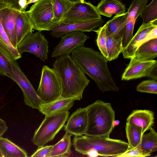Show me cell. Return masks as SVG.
Instances as JSON below:
<instances>
[{
    "label": "cell",
    "instance_id": "obj_37",
    "mask_svg": "<svg viewBox=\"0 0 157 157\" xmlns=\"http://www.w3.org/2000/svg\"><path fill=\"white\" fill-rule=\"evenodd\" d=\"M150 155L142 152L137 147L127 149L125 151L117 157H145Z\"/></svg>",
    "mask_w": 157,
    "mask_h": 157
},
{
    "label": "cell",
    "instance_id": "obj_43",
    "mask_svg": "<svg viewBox=\"0 0 157 157\" xmlns=\"http://www.w3.org/2000/svg\"><path fill=\"white\" fill-rule=\"evenodd\" d=\"M39 0H30L28 3V5L32 3H34L36 2L37 1Z\"/></svg>",
    "mask_w": 157,
    "mask_h": 157
},
{
    "label": "cell",
    "instance_id": "obj_5",
    "mask_svg": "<svg viewBox=\"0 0 157 157\" xmlns=\"http://www.w3.org/2000/svg\"><path fill=\"white\" fill-rule=\"evenodd\" d=\"M68 111L45 116L31 139L32 142L38 148L44 146L52 140L64 126L69 117Z\"/></svg>",
    "mask_w": 157,
    "mask_h": 157
},
{
    "label": "cell",
    "instance_id": "obj_27",
    "mask_svg": "<svg viewBox=\"0 0 157 157\" xmlns=\"http://www.w3.org/2000/svg\"><path fill=\"white\" fill-rule=\"evenodd\" d=\"M54 17L56 27L63 22L68 10L74 2L68 0H52Z\"/></svg>",
    "mask_w": 157,
    "mask_h": 157
},
{
    "label": "cell",
    "instance_id": "obj_45",
    "mask_svg": "<svg viewBox=\"0 0 157 157\" xmlns=\"http://www.w3.org/2000/svg\"><path fill=\"white\" fill-rule=\"evenodd\" d=\"M0 157H3L2 154L1 153L0 151Z\"/></svg>",
    "mask_w": 157,
    "mask_h": 157
},
{
    "label": "cell",
    "instance_id": "obj_14",
    "mask_svg": "<svg viewBox=\"0 0 157 157\" xmlns=\"http://www.w3.org/2000/svg\"><path fill=\"white\" fill-rule=\"evenodd\" d=\"M104 23L101 18L85 21L72 24L62 22L53 28L51 31V34L56 38L62 37L67 33L72 31L90 32L94 28L100 26Z\"/></svg>",
    "mask_w": 157,
    "mask_h": 157
},
{
    "label": "cell",
    "instance_id": "obj_31",
    "mask_svg": "<svg viewBox=\"0 0 157 157\" xmlns=\"http://www.w3.org/2000/svg\"><path fill=\"white\" fill-rule=\"evenodd\" d=\"M142 24H146L157 19V0H152L147 5L140 14Z\"/></svg>",
    "mask_w": 157,
    "mask_h": 157
},
{
    "label": "cell",
    "instance_id": "obj_8",
    "mask_svg": "<svg viewBox=\"0 0 157 157\" xmlns=\"http://www.w3.org/2000/svg\"><path fill=\"white\" fill-rule=\"evenodd\" d=\"M11 72L9 78L21 89L25 104L33 109H38L42 104L37 91L20 67L16 60H10Z\"/></svg>",
    "mask_w": 157,
    "mask_h": 157
},
{
    "label": "cell",
    "instance_id": "obj_32",
    "mask_svg": "<svg viewBox=\"0 0 157 157\" xmlns=\"http://www.w3.org/2000/svg\"><path fill=\"white\" fill-rule=\"evenodd\" d=\"M135 22L136 21H132L126 22L122 37L123 50L128 46L133 36V32Z\"/></svg>",
    "mask_w": 157,
    "mask_h": 157
},
{
    "label": "cell",
    "instance_id": "obj_11",
    "mask_svg": "<svg viewBox=\"0 0 157 157\" xmlns=\"http://www.w3.org/2000/svg\"><path fill=\"white\" fill-rule=\"evenodd\" d=\"M130 59L129 64L122 75V80H129L146 76L157 80L156 60L141 61L134 56Z\"/></svg>",
    "mask_w": 157,
    "mask_h": 157
},
{
    "label": "cell",
    "instance_id": "obj_25",
    "mask_svg": "<svg viewBox=\"0 0 157 157\" xmlns=\"http://www.w3.org/2000/svg\"><path fill=\"white\" fill-rule=\"evenodd\" d=\"M0 151L3 157H27L25 150L8 140L0 137Z\"/></svg>",
    "mask_w": 157,
    "mask_h": 157
},
{
    "label": "cell",
    "instance_id": "obj_26",
    "mask_svg": "<svg viewBox=\"0 0 157 157\" xmlns=\"http://www.w3.org/2000/svg\"><path fill=\"white\" fill-rule=\"evenodd\" d=\"M149 130L148 133L143 134L137 148L142 152L151 155V153L157 150V134L152 127Z\"/></svg>",
    "mask_w": 157,
    "mask_h": 157
},
{
    "label": "cell",
    "instance_id": "obj_36",
    "mask_svg": "<svg viewBox=\"0 0 157 157\" xmlns=\"http://www.w3.org/2000/svg\"><path fill=\"white\" fill-rule=\"evenodd\" d=\"M30 0H4L5 2L11 8L20 12L25 11Z\"/></svg>",
    "mask_w": 157,
    "mask_h": 157
},
{
    "label": "cell",
    "instance_id": "obj_17",
    "mask_svg": "<svg viewBox=\"0 0 157 157\" xmlns=\"http://www.w3.org/2000/svg\"><path fill=\"white\" fill-rule=\"evenodd\" d=\"M75 101L73 98H64L60 97L50 102L41 104L38 110L45 116L68 111L73 105Z\"/></svg>",
    "mask_w": 157,
    "mask_h": 157
},
{
    "label": "cell",
    "instance_id": "obj_41",
    "mask_svg": "<svg viewBox=\"0 0 157 157\" xmlns=\"http://www.w3.org/2000/svg\"><path fill=\"white\" fill-rule=\"evenodd\" d=\"M10 8L9 6L6 4L4 0H0V11Z\"/></svg>",
    "mask_w": 157,
    "mask_h": 157
},
{
    "label": "cell",
    "instance_id": "obj_15",
    "mask_svg": "<svg viewBox=\"0 0 157 157\" xmlns=\"http://www.w3.org/2000/svg\"><path fill=\"white\" fill-rule=\"evenodd\" d=\"M157 26V19L146 24H142L133 36L128 46L122 53L124 58L130 59L134 56L136 52L143 44L148 33Z\"/></svg>",
    "mask_w": 157,
    "mask_h": 157
},
{
    "label": "cell",
    "instance_id": "obj_13",
    "mask_svg": "<svg viewBox=\"0 0 157 157\" xmlns=\"http://www.w3.org/2000/svg\"><path fill=\"white\" fill-rule=\"evenodd\" d=\"M64 130L75 136L85 135L88 124L86 107L80 108L73 112L68 118Z\"/></svg>",
    "mask_w": 157,
    "mask_h": 157
},
{
    "label": "cell",
    "instance_id": "obj_24",
    "mask_svg": "<svg viewBox=\"0 0 157 157\" xmlns=\"http://www.w3.org/2000/svg\"><path fill=\"white\" fill-rule=\"evenodd\" d=\"M72 136L65 132L62 139L53 145L49 157L70 156L72 153L71 150L72 145L71 141Z\"/></svg>",
    "mask_w": 157,
    "mask_h": 157
},
{
    "label": "cell",
    "instance_id": "obj_19",
    "mask_svg": "<svg viewBox=\"0 0 157 157\" xmlns=\"http://www.w3.org/2000/svg\"><path fill=\"white\" fill-rule=\"evenodd\" d=\"M19 10L8 8L5 10L2 17V24L4 29L13 45L16 48L17 45L16 33V24Z\"/></svg>",
    "mask_w": 157,
    "mask_h": 157
},
{
    "label": "cell",
    "instance_id": "obj_18",
    "mask_svg": "<svg viewBox=\"0 0 157 157\" xmlns=\"http://www.w3.org/2000/svg\"><path fill=\"white\" fill-rule=\"evenodd\" d=\"M5 10L0 11V51L10 60H16L21 55L13 45L3 27L2 20Z\"/></svg>",
    "mask_w": 157,
    "mask_h": 157
},
{
    "label": "cell",
    "instance_id": "obj_10",
    "mask_svg": "<svg viewBox=\"0 0 157 157\" xmlns=\"http://www.w3.org/2000/svg\"><path fill=\"white\" fill-rule=\"evenodd\" d=\"M101 18L96 6L84 0H81L73 3L62 22L72 24Z\"/></svg>",
    "mask_w": 157,
    "mask_h": 157
},
{
    "label": "cell",
    "instance_id": "obj_39",
    "mask_svg": "<svg viewBox=\"0 0 157 157\" xmlns=\"http://www.w3.org/2000/svg\"><path fill=\"white\" fill-rule=\"evenodd\" d=\"M155 38H157V26L155 27L148 33L143 44Z\"/></svg>",
    "mask_w": 157,
    "mask_h": 157
},
{
    "label": "cell",
    "instance_id": "obj_16",
    "mask_svg": "<svg viewBox=\"0 0 157 157\" xmlns=\"http://www.w3.org/2000/svg\"><path fill=\"white\" fill-rule=\"evenodd\" d=\"M154 114L152 111L148 110H133L128 117L127 122L141 127L144 134L154 124Z\"/></svg>",
    "mask_w": 157,
    "mask_h": 157
},
{
    "label": "cell",
    "instance_id": "obj_30",
    "mask_svg": "<svg viewBox=\"0 0 157 157\" xmlns=\"http://www.w3.org/2000/svg\"><path fill=\"white\" fill-rule=\"evenodd\" d=\"M148 0H133L127 12L126 21L136 20L147 5Z\"/></svg>",
    "mask_w": 157,
    "mask_h": 157
},
{
    "label": "cell",
    "instance_id": "obj_9",
    "mask_svg": "<svg viewBox=\"0 0 157 157\" xmlns=\"http://www.w3.org/2000/svg\"><path fill=\"white\" fill-rule=\"evenodd\" d=\"M48 41L41 31L27 35L17 45L16 48L21 55L24 52L32 53L43 61L48 58Z\"/></svg>",
    "mask_w": 157,
    "mask_h": 157
},
{
    "label": "cell",
    "instance_id": "obj_20",
    "mask_svg": "<svg viewBox=\"0 0 157 157\" xmlns=\"http://www.w3.org/2000/svg\"><path fill=\"white\" fill-rule=\"evenodd\" d=\"M96 7L101 15L109 17L124 13L126 10L119 0H101Z\"/></svg>",
    "mask_w": 157,
    "mask_h": 157
},
{
    "label": "cell",
    "instance_id": "obj_33",
    "mask_svg": "<svg viewBox=\"0 0 157 157\" xmlns=\"http://www.w3.org/2000/svg\"><path fill=\"white\" fill-rule=\"evenodd\" d=\"M97 34L96 42L101 52L105 57L107 58L106 43V39L105 25L100 27L98 30H94Z\"/></svg>",
    "mask_w": 157,
    "mask_h": 157
},
{
    "label": "cell",
    "instance_id": "obj_1",
    "mask_svg": "<svg viewBox=\"0 0 157 157\" xmlns=\"http://www.w3.org/2000/svg\"><path fill=\"white\" fill-rule=\"evenodd\" d=\"M71 56L84 73L94 81L102 92L118 91L119 88L108 68V60L101 52L83 46L75 49L71 53Z\"/></svg>",
    "mask_w": 157,
    "mask_h": 157
},
{
    "label": "cell",
    "instance_id": "obj_42",
    "mask_svg": "<svg viewBox=\"0 0 157 157\" xmlns=\"http://www.w3.org/2000/svg\"><path fill=\"white\" fill-rule=\"evenodd\" d=\"M120 123V121L118 120H116L114 121L113 123V126L114 127L118 125Z\"/></svg>",
    "mask_w": 157,
    "mask_h": 157
},
{
    "label": "cell",
    "instance_id": "obj_2",
    "mask_svg": "<svg viewBox=\"0 0 157 157\" xmlns=\"http://www.w3.org/2000/svg\"><path fill=\"white\" fill-rule=\"evenodd\" d=\"M52 68L60 80L61 87L60 97L80 100L90 80L70 54L57 57L53 64Z\"/></svg>",
    "mask_w": 157,
    "mask_h": 157
},
{
    "label": "cell",
    "instance_id": "obj_28",
    "mask_svg": "<svg viewBox=\"0 0 157 157\" xmlns=\"http://www.w3.org/2000/svg\"><path fill=\"white\" fill-rule=\"evenodd\" d=\"M125 131L128 140V149L137 148L140 144L144 134L141 128L126 122Z\"/></svg>",
    "mask_w": 157,
    "mask_h": 157
},
{
    "label": "cell",
    "instance_id": "obj_12",
    "mask_svg": "<svg viewBox=\"0 0 157 157\" xmlns=\"http://www.w3.org/2000/svg\"><path fill=\"white\" fill-rule=\"evenodd\" d=\"M61 37L52 53V57L71 53L77 48L84 46L85 41L90 38L83 32L78 31L68 32Z\"/></svg>",
    "mask_w": 157,
    "mask_h": 157
},
{
    "label": "cell",
    "instance_id": "obj_38",
    "mask_svg": "<svg viewBox=\"0 0 157 157\" xmlns=\"http://www.w3.org/2000/svg\"><path fill=\"white\" fill-rule=\"evenodd\" d=\"M53 145L43 146L38 148L31 155L32 157H49Z\"/></svg>",
    "mask_w": 157,
    "mask_h": 157
},
{
    "label": "cell",
    "instance_id": "obj_23",
    "mask_svg": "<svg viewBox=\"0 0 157 157\" xmlns=\"http://www.w3.org/2000/svg\"><path fill=\"white\" fill-rule=\"evenodd\" d=\"M127 16V12L115 16L105 25L106 31L115 38H122Z\"/></svg>",
    "mask_w": 157,
    "mask_h": 157
},
{
    "label": "cell",
    "instance_id": "obj_7",
    "mask_svg": "<svg viewBox=\"0 0 157 157\" xmlns=\"http://www.w3.org/2000/svg\"><path fill=\"white\" fill-rule=\"evenodd\" d=\"M37 92L42 104L48 103L59 98L61 87L59 78L52 68L43 66Z\"/></svg>",
    "mask_w": 157,
    "mask_h": 157
},
{
    "label": "cell",
    "instance_id": "obj_29",
    "mask_svg": "<svg viewBox=\"0 0 157 157\" xmlns=\"http://www.w3.org/2000/svg\"><path fill=\"white\" fill-rule=\"evenodd\" d=\"M105 33L106 47L108 53L107 59L108 61H111L116 59L123 51L122 38H115L106 30Z\"/></svg>",
    "mask_w": 157,
    "mask_h": 157
},
{
    "label": "cell",
    "instance_id": "obj_40",
    "mask_svg": "<svg viewBox=\"0 0 157 157\" xmlns=\"http://www.w3.org/2000/svg\"><path fill=\"white\" fill-rule=\"evenodd\" d=\"M7 129L6 122L0 118V137L2 136Z\"/></svg>",
    "mask_w": 157,
    "mask_h": 157
},
{
    "label": "cell",
    "instance_id": "obj_4",
    "mask_svg": "<svg viewBox=\"0 0 157 157\" xmlns=\"http://www.w3.org/2000/svg\"><path fill=\"white\" fill-rule=\"evenodd\" d=\"M88 124L85 135L90 136H109L114 127L115 112L111 104L97 100L86 107Z\"/></svg>",
    "mask_w": 157,
    "mask_h": 157
},
{
    "label": "cell",
    "instance_id": "obj_22",
    "mask_svg": "<svg viewBox=\"0 0 157 157\" xmlns=\"http://www.w3.org/2000/svg\"><path fill=\"white\" fill-rule=\"evenodd\" d=\"M134 56L137 60L141 61L154 60L157 56V38L142 44L136 50Z\"/></svg>",
    "mask_w": 157,
    "mask_h": 157
},
{
    "label": "cell",
    "instance_id": "obj_44",
    "mask_svg": "<svg viewBox=\"0 0 157 157\" xmlns=\"http://www.w3.org/2000/svg\"><path fill=\"white\" fill-rule=\"evenodd\" d=\"M70 2H75L80 1L81 0H68Z\"/></svg>",
    "mask_w": 157,
    "mask_h": 157
},
{
    "label": "cell",
    "instance_id": "obj_35",
    "mask_svg": "<svg viewBox=\"0 0 157 157\" xmlns=\"http://www.w3.org/2000/svg\"><path fill=\"white\" fill-rule=\"evenodd\" d=\"M10 60L0 51V75L9 77L11 72Z\"/></svg>",
    "mask_w": 157,
    "mask_h": 157
},
{
    "label": "cell",
    "instance_id": "obj_6",
    "mask_svg": "<svg viewBox=\"0 0 157 157\" xmlns=\"http://www.w3.org/2000/svg\"><path fill=\"white\" fill-rule=\"evenodd\" d=\"M33 27L38 31H51L56 27L52 0H39L26 11Z\"/></svg>",
    "mask_w": 157,
    "mask_h": 157
},
{
    "label": "cell",
    "instance_id": "obj_21",
    "mask_svg": "<svg viewBox=\"0 0 157 157\" xmlns=\"http://www.w3.org/2000/svg\"><path fill=\"white\" fill-rule=\"evenodd\" d=\"M33 29L26 11L20 12L17 18L15 27L17 45L27 35L32 33Z\"/></svg>",
    "mask_w": 157,
    "mask_h": 157
},
{
    "label": "cell",
    "instance_id": "obj_34",
    "mask_svg": "<svg viewBox=\"0 0 157 157\" xmlns=\"http://www.w3.org/2000/svg\"><path fill=\"white\" fill-rule=\"evenodd\" d=\"M137 91L155 94H157V82L154 79L143 81L136 87Z\"/></svg>",
    "mask_w": 157,
    "mask_h": 157
},
{
    "label": "cell",
    "instance_id": "obj_3",
    "mask_svg": "<svg viewBox=\"0 0 157 157\" xmlns=\"http://www.w3.org/2000/svg\"><path fill=\"white\" fill-rule=\"evenodd\" d=\"M72 145L78 153L90 157L98 156L117 157L125 151L128 143L109 136L96 137L85 135L74 136Z\"/></svg>",
    "mask_w": 157,
    "mask_h": 157
}]
</instances>
